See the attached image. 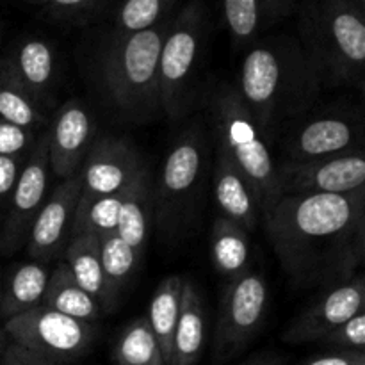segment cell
<instances>
[{"label":"cell","mask_w":365,"mask_h":365,"mask_svg":"<svg viewBox=\"0 0 365 365\" xmlns=\"http://www.w3.org/2000/svg\"><path fill=\"white\" fill-rule=\"evenodd\" d=\"M271 246L296 285L355 277L365 255V187L348 195H285L262 212Z\"/></svg>","instance_id":"1"},{"label":"cell","mask_w":365,"mask_h":365,"mask_svg":"<svg viewBox=\"0 0 365 365\" xmlns=\"http://www.w3.org/2000/svg\"><path fill=\"white\" fill-rule=\"evenodd\" d=\"M234 86L271 145L310 113L323 89L298 39L287 36L253 43Z\"/></svg>","instance_id":"2"},{"label":"cell","mask_w":365,"mask_h":365,"mask_svg":"<svg viewBox=\"0 0 365 365\" xmlns=\"http://www.w3.org/2000/svg\"><path fill=\"white\" fill-rule=\"evenodd\" d=\"M298 32L321 84L364 88L365 9L351 0H303Z\"/></svg>","instance_id":"3"},{"label":"cell","mask_w":365,"mask_h":365,"mask_svg":"<svg viewBox=\"0 0 365 365\" xmlns=\"http://www.w3.org/2000/svg\"><path fill=\"white\" fill-rule=\"evenodd\" d=\"M171 18L132 34L113 31L103 46V88L113 106L130 120H146L160 110L159 56Z\"/></svg>","instance_id":"4"},{"label":"cell","mask_w":365,"mask_h":365,"mask_svg":"<svg viewBox=\"0 0 365 365\" xmlns=\"http://www.w3.org/2000/svg\"><path fill=\"white\" fill-rule=\"evenodd\" d=\"M210 123L217 153L227 157L255 189L260 210L280 198L278 163L271 143L242 103L234 84H221L210 98Z\"/></svg>","instance_id":"5"},{"label":"cell","mask_w":365,"mask_h":365,"mask_svg":"<svg viewBox=\"0 0 365 365\" xmlns=\"http://www.w3.org/2000/svg\"><path fill=\"white\" fill-rule=\"evenodd\" d=\"M207 31L209 11L205 0H189L173 14L160 46V110L173 121L184 118L195 103Z\"/></svg>","instance_id":"6"},{"label":"cell","mask_w":365,"mask_h":365,"mask_svg":"<svg viewBox=\"0 0 365 365\" xmlns=\"http://www.w3.org/2000/svg\"><path fill=\"white\" fill-rule=\"evenodd\" d=\"M205 171V132L198 123H192L177 135L168 150L152 192V212L164 237H178L192 220Z\"/></svg>","instance_id":"7"},{"label":"cell","mask_w":365,"mask_h":365,"mask_svg":"<svg viewBox=\"0 0 365 365\" xmlns=\"http://www.w3.org/2000/svg\"><path fill=\"white\" fill-rule=\"evenodd\" d=\"M2 327L9 342L64 365H73L88 355L96 339L93 323L73 319L41 305L4 321Z\"/></svg>","instance_id":"8"},{"label":"cell","mask_w":365,"mask_h":365,"mask_svg":"<svg viewBox=\"0 0 365 365\" xmlns=\"http://www.w3.org/2000/svg\"><path fill=\"white\" fill-rule=\"evenodd\" d=\"M267 298L269 291L260 273L248 271L230 280L221 298L214 335V360L217 364L237 356L259 335L266 321Z\"/></svg>","instance_id":"9"},{"label":"cell","mask_w":365,"mask_h":365,"mask_svg":"<svg viewBox=\"0 0 365 365\" xmlns=\"http://www.w3.org/2000/svg\"><path fill=\"white\" fill-rule=\"evenodd\" d=\"M282 160H310L364 150L360 110L331 109L303 116L280 134Z\"/></svg>","instance_id":"10"},{"label":"cell","mask_w":365,"mask_h":365,"mask_svg":"<svg viewBox=\"0 0 365 365\" xmlns=\"http://www.w3.org/2000/svg\"><path fill=\"white\" fill-rule=\"evenodd\" d=\"M50 175L52 171L48 163V138L45 128L36 139L7 203L0 232L2 255H11L27 242L32 221L48 195Z\"/></svg>","instance_id":"11"},{"label":"cell","mask_w":365,"mask_h":365,"mask_svg":"<svg viewBox=\"0 0 365 365\" xmlns=\"http://www.w3.org/2000/svg\"><path fill=\"white\" fill-rule=\"evenodd\" d=\"M278 187L280 196L348 195L365 187L364 150L310 160H282Z\"/></svg>","instance_id":"12"},{"label":"cell","mask_w":365,"mask_h":365,"mask_svg":"<svg viewBox=\"0 0 365 365\" xmlns=\"http://www.w3.org/2000/svg\"><path fill=\"white\" fill-rule=\"evenodd\" d=\"M81 171L61 180L46 195L41 209L36 214L25 246L31 260L50 264L66 248L71 237L75 210L81 198Z\"/></svg>","instance_id":"13"},{"label":"cell","mask_w":365,"mask_h":365,"mask_svg":"<svg viewBox=\"0 0 365 365\" xmlns=\"http://www.w3.org/2000/svg\"><path fill=\"white\" fill-rule=\"evenodd\" d=\"M364 299L362 273H356L349 280L328 285L321 298L289 324L284 331V341L289 344L319 342L331 330L364 312Z\"/></svg>","instance_id":"14"},{"label":"cell","mask_w":365,"mask_h":365,"mask_svg":"<svg viewBox=\"0 0 365 365\" xmlns=\"http://www.w3.org/2000/svg\"><path fill=\"white\" fill-rule=\"evenodd\" d=\"M143 168L138 150L128 139L103 138L93 143L81 168L78 202H91L123 191Z\"/></svg>","instance_id":"15"},{"label":"cell","mask_w":365,"mask_h":365,"mask_svg":"<svg viewBox=\"0 0 365 365\" xmlns=\"http://www.w3.org/2000/svg\"><path fill=\"white\" fill-rule=\"evenodd\" d=\"M95 120L78 100L63 103L46 127L50 171L61 180L78 173L93 146Z\"/></svg>","instance_id":"16"},{"label":"cell","mask_w":365,"mask_h":365,"mask_svg":"<svg viewBox=\"0 0 365 365\" xmlns=\"http://www.w3.org/2000/svg\"><path fill=\"white\" fill-rule=\"evenodd\" d=\"M214 200L220 216L228 217L246 232H253L260 220V202L248 178L221 153L214 166Z\"/></svg>","instance_id":"17"},{"label":"cell","mask_w":365,"mask_h":365,"mask_svg":"<svg viewBox=\"0 0 365 365\" xmlns=\"http://www.w3.org/2000/svg\"><path fill=\"white\" fill-rule=\"evenodd\" d=\"M18 82L46 107L56 86V50L41 38H27L18 43L13 56L4 59Z\"/></svg>","instance_id":"18"},{"label":"cell","mask_w":365,"mask_h":365,"mask_svg":"<svg viewBox=\"0 0 365 365\" xmlns=\"http://www.w3.org/2000/svg\"><path fill=\"white\" fill-rule=\"evenodd\" d=\"M50 271L48 264L31 260L0 278V319L7 321L41 305Z\"/></svg>","instance_id":"19"},{"label":"cell","mask_w":365,"mask_h":365,"mask_svg":"<svg viewBox=\"0 0 365 365\" xmlns=\"http://www.w3.org/2000/svg\"><path fill=\"white\" fill-rule=\"evenodd\" d=\"M64 264L70 269L71 277L86 292L93 296L100 303L103 312L114 309L107 291L106 278L100 260V242L93 234L71 235L64 248Z\"/></svg>","instance_id":"20"},{"label":"cell","mask_w":365,"mask_h":365,"mask_svg":"<svg viewBox=\"0 0 365 365\" xmlns=\"http://www.w3.org/2000/svg\"><path fill=\"white\" fill-rule=\"evenodd\" d=\"M205 344V309L198 289L192 282H184L182 310L171 342L168 365H198Z\"/></svg>","instance_id":"21"},{"label":"cell","mask_w":365,"mask_h":365,"mask_svg":"<svg viewBox=\"0 0 365 365\" xmlns=\"http://www.w3.org/2000/svg\"><path fill=\"white\" fill-rule=\"evenodd\" d=\"M41 307L93 324L100 319L103 312L100 303L75 282L64 262L56 264L50 271Z\"/></svg>","instance_id":"22"},{"label":"cell","mask_w":365,"mask_h":365,"mask_svg":"<svg viewBox=\"0 0 365 365\" xmlns=\"http://www.w3.org/2000/svg\"><path fill=\"white\" fill-rule=\"evenodd\" d=\"M152 192L153 187L150 170L143 164L128 187L116 227V234L127 245H130L139 255H143L146 237H148V223L153 209Z\"/></svg>","instance_id":"23"},{"label":"cell","mask_w":365,"mask_h":365,"mask_svg":"<svg viewBox=\"0 0 365 365\" xmlns=\"http://www.w3.org/2000/svg\"><path fill=\"white\" fill-rule=\"evenodd\" d=\"M0 120L38 134H41L48 123L45 106L14 78L4 61L0 63Z\"/></svg>","instance_id":"24"},{"label":"cell","mask_w":365,"mask_h":365,"mask_svg":"<svg viewBox=\"0 0 365 365\" xmlns=\"http://www.w3.org/2000/svg\"><path fill=\"white\" fill-rule=\"evenodd\" d=\"M210 248L214 266L228 280L250 271L248 232L228 217L217 216L214 221Z\"/></svg>","instance_id":"25"},{"label":"cell","mask_w":365,"mask_h":365,"mask_svg":"<svg viewBox=\"0 0 365 365\" xmlns=\"http://www.w3.org/2000/svg\"><path fill=\"white\" fill-rule=\"evenodd\" d=\"M184 278L182 277H168L160 282L157 291L153 292V298L148 307L150 328L159 342L160 353H163L164 364H170L171 342H173L175 328H177L178 317L182 310V296H184Z\"/></svg>","instance_id":"26"},{"label":"cell","mask_w":365,"mask_h":365,"mask_svg":"<svg viewBox=\"0 0 365 365\" xmlns=\"http://www.w3.org/2000/svg\"><path fill=\"white\" fill-rule=\"evenodd\" d=\"M98 242L103 278H106L110 302L116 307L121 292L134 274L141 255L130 245H127L116 232L100 235Z\"/></svg>","instance_id":"27"},{"label":"cell","mask_w":365,"mask_h":365,"mask_svg":"<svg viewBox=\"0 0 365 365\" xmlns=\"http://www.w3.org/2000/svg\"><path fill=\"white\" fill-rule=\"evenodd\" d=\"M113 359L118 365H166L146 317H138L125 327L114 346Z\"/></svg>","instance_id":"28"},{"label":"cell","mask_w":365,"mask_h":365,"mask_svg":"<svg viewBox=\"0 0 365 365\" xmlns=\"http://www.w3.org/2000/svg\"><path fill=\"white\" fill-rule=\"evenodd\" d=\"M130 184L123 191L116 192V195L102 196V198L91 200V202H78L77 210H75L73 227H71V235L93 234L100 237V235L109 234V232H116L121 205H123Z\"/></svg>","instance_id":"29"},{"label":"cell","mask_w":365,"mask_h":365,"mask_svg":"<svg viewBox=\"0 0 365 365\" xmlns=\"http://www.w3.org/2000/svg\"><path fill=\"white\" fill-rule=\"evenodd\" d=\"M177 0H120L114 16V32L132 34L152 29L173 16Z\"/></svg>","instance_id":"30"},{"label":"cell","mask_w":365,"mask_h":365,"mask_svg":"<svg viewBox=\"0 0 365 365\" xmlns=\"http://www.w3.org/2000/svg\"><path fill=\"white\" fill-rule=\"evenodd\" d=\"M221 9L234 46L253 45L264 24L262 0H221Z\"/></svg>","instance_id":"31"},{"label":"cell","mask_w":365,"mask_h":365,"mask_svg":"<svg viewBox=\"0 0 365 365\" xmlns=\"http://www.w3.org/2000/svg\"><path fill=\"white\" fill-rule=\"evenodd\" d=\"M106 0H43V9L52 20L84 24L103 7Z\"/></svg>","instance_id":"32"},{"label":"cell","mask_w":365,"mask_h":365,"mask_svg":"<svg viewBox=\"0 0 365 365\" xmlns=\"http://www.w3.org/2000/svg\"><path fill=\"white\" fill-rule=\"evenodd\" d=\"M319 342L337 351H365V314H356L355 317L324 335Z\"/></svg>","instance_id":"33"},{"label":"cell","mask_w":365,"mask_h":365,"mask_svg":"<svg viewBox=\"0 0 365 365\" xmlns=\"http://www.w3.org/2000/svg\"><path fill=\"white\" fill-rule=\"evenodd\" d=\"M38 135V132L0 120V155L27 157Z\"/></svg>","instance_id":"34"},{"label":"cell","mask_w":365,"mask_h":365,"mask_svg":"<svg viewBox=\"0 0 365 365\" xmlns=\"http://www.w3.org/2000/svg\"><path fill=\"white\" fill-rule=\"evenodd\" d=\"M29 157V155H27ZM27 157L0 155V210L7 209L13 189Z\"/></svg>","instance_id":"35"},{"label":"cell","mask_w":365,"mask_h":365,"mask_svg":"<svg viewBox=\"0 0 365 365\" xmlns=\"http://www.w3.org/2000/svg\"><path fill=\"white\" fill-rule=\"evenodd\" d=\"M0 365H64L52 362V360H46L43 356L34 355V353L27 351V349L20 348V346L9 344L6 346V349L0 355Z\"/></svg>","instance_id":"36"},{"label":"cell","mask_w":365,"mask_h":365,"mask_svg":"<svg viewBox=\"0 0 365 365\" xmlns=\"http://www.w3.org/2000/svg\"><path fill=\"white\" fill-rule=\"evenodd\" d=\"M365 364V351H335L310 359L302 365H360Z\"/></svg>","instance_id":"37"},{"label":"cell","mask_w":365,"mask_h":365,"mask_svg":"<svg viewBox=\"0 0 365 365\" xmlns=\"http://www.w3.org/2000/svg\"><path fill=\"white\" fill-rule=\"evenodd\" d=\"M296 7H298V0H262L264 21L274 24V21L289 16Z\"/></svg>","instance_id":"38"},{"label":"cell","mask_w":365,"mask_h":365,"mask_svg":"<svg viewBox=\"0 0 365 365\" xmlns=\"http://www.w3.org/2000/svg\"><path fill=\"white\" fill-rule=\"evenodd\" d=\"M242 365H284V360L278 359V356H260V359L252 360V362Z\"/></svg>","instance_id":"39"},{"label":"cell","mask_w":365,"mask_h":365,"mask_svg":"<svg viewBox=\"0 0 365 365\" xmlns=\"http://www.w3.org/2000/svg\"><path fill=\"white\" fill-rule=\"evenodd\" d=\"M7 344H9V339H7L6 331H4V327L0 324V355H2V351L6 349Z\"/></svg>","instance_id":"40"},{"label":"cell","mask_w":365,"mask_h":365,"mask_svg":"<svg viewBox=\"0 0 365 365\" xmlns=\"http://www.w3.org/2000/svg\"><path fill=\"white\" fill-rule=\"evenodd\" d=\"M351 2H355L356 6L362 7V9H365V0H351Z\"/></svg>","instance_id":"41"},{"label":"cell","mask_w":365,"mask_h":365,"mask_svg":"<svg viewBox=\"0 0 365 365\" xmlns=\"http://www.w3.org/2000/svg\"><path fill=\"white\" fill-rule=\"evenodd\" d=\"M27 2L36 4V6H43V0H27Z\"/></svg>","instance_id":"42"},{"label":"cell","mask_w":365,"mask_h":365,"mask_svg":"<svg viewBox=\"0 0 365 365\" xmlns=\"http://www.w3.org/2000/svg\"><path fill=\"white\" fill-rule=\"evenodd\" d=\"M0 278H2V277H0Z\"/></svg>","instance_id":"43"}]
</instances>
